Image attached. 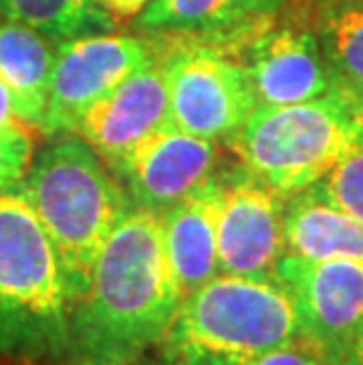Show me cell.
Returning <instances> with one entry per match:
<instances>
[{"label": "cell", "instance_id": "6da1fadb", "mask_svg": "<svg viewBox=\"0 0 363 365\" xmlns=\"http://www.w3.org/2000/svg\"><path fill=\"white\" fill-rule=\"evenodd\" d=\"M182 292L160 215L130 207L104 243L88 292L71 307L68 365H133L163 341Z\"/></svg>", "mask_w": 363, "mask_h": 365}, {"label": "cell", "instance_id": "7a4b0ae2", "mask_svg": "<svg viewBox=\"0 0 363 365\" xmlns=\"http://www.w3.org/2000/svg\"><path fill=\"white\" fill-rule=\"evenodd\" d=\"M71 356V299L55 243L21 184L0 193V359L57 365Z\"/></svg>", "mask_w": 363, "mask_h": 365}, {"label": "cell", "instance_id": "3957f363", "mask_svg": "<svg viewBox=\"0 0 363 365\" xmlns=\"http://www.w3.org/2000/svg\"><path fill=\"white\" fill-rule=\"evenodd\" d=\"M19 184L57 247L73 307L88 292L99 252L133 203L97 151L68 132L31 160Z\"/></svg>", "mask_w": 363, "mask_h": 365}, {"label": "cell", "instance_id": "277c9868", "mask_svg": "<svg viewBox=\"0 0 363 365\" xmlns=\"http://www.w3.org/2000/svg\"><path fill=\"white\" fill-rule=\"evenodd\" d=\"M297 337V304L276 274H218L182 299L158 351L165 365H241Z\"/></svg>", "mask_w": 363, "mask_h": 365}, {"label": "cell", "instance_id": "5b68a950", "mask_svg": "<svg viewBox=\"0 0 363 365\" xmlns=\"http://www.w3.org/2000/svg\"><path fill=\"white\" fill-rule=\"evenodd\" d=\"M363 142V102L342 88L285 106H257L229 139L252 177L292 198Z\"/></svg>", "mask_w": 363, "mask_h": 365}, {"label": "cell", "instance_id": "8992f818", "mask_svg": "<svg viewBox=\"0 0 363 365\" xmlns=\"http://www.w3.org/2000/svg\"><path fill=\"white\" fill-rule=\"evenodd\" d=\"M173 125L189 135L229 142L257 108L248 68L218 45L160 36Z\"/></svg>", "mask_w": 363, "mask_h": 365}, {"label": "cell", "instance_id": "52a82bcc", "mask_svg": "<svg viewBox=\"0 0 363 365\" xmlns=\"http://www.w3.org/2000/svg\"><path fill=\"white\" fill-rule=\"evenodd\" d=\"M160 38L92 34L57 45V64L41 130L48 137L73 132L83 115L113 88L149 64Z\"/></svg>", "mask_w": 363, "mask_h": 365}, {"label": "cell", "instance_id": "ba28073f", "mask_svg": "<svg viewBox=\"0 0 363 365\" xmlns=\"http://www.w3.org/2000/svg\"><path fill=\"white\" fill-rule=\"evenodd\" d=\"M274 274L295 299L302 337L337 365L363 332V262L283 252Z\"/></svg>", "mask_w": 363, "mask_h": 365}, {"label": "cell", "instance_id": "9c48e42d", "mask_svg": "<svg viewBox=\"0 0 363 365\" xmlns=\"http://www.w3.org/2000/svg\"><path fill=\"white\" fill-rule=\"evenodd\" d=\"M285 198L243 165L224 173L218 264L229 276H272L285 252Z\"/></svg>", "mask_w": 363, "mask_h": 365}, {"label": "cell", "instance_id": "30bf717a", "mask_svg": "<svg viewBox=\"0 0 363 365\" xmlns=\"http://www.w3.org/2000/svg\"><path fill=\"white\" fill-rule=\"evenodd\" d=\"M250 73L257 106H285L337 88L312 24L272 21L236 54Z\"/></svg>", "mask_w": 363, "mask_h": 365}, {"label": "cell", "instance_id": "8fae6325", "mask_svg": "<svg viewBox=\"0 0 363 365\" xmlns=\"http://www.w3.org/2000/svg\"><path fill=\"white\" fill-rule=\"evenodd\" d=\"M168 128L175 125L160 43L158 57L99 99L76 130L113 173L142 142Z\"/></svg>", "mask_w": 363, "mask_h": 365}, {"label": "cell", "instance_id": "7c38bea8", "mask_svg": "<svg viewBox=\"0 0 363 365\" xmlns=\"http://www.w3.org/2000/svg\"><path fill=\"white\" fill-rule=\"evenodd\" d=\"M218 142L168 128L142 142L113 170L135 207L165 215L220 173Z\"/></svg>", "mask_w": 363, "mask_h": 365}, {"label": "cell", "instance_id": "4fadbf2b", "mask_svg": "<svg viewBox=\"0 0 363 365\" xmlns=\"http://www.w3.org/2000/svg\"><path fill=\"white\" fill-rule=\"evenodd\" d=\"M285 0H151L137 14V26L149 34L189 38L236 54L279 19Z\"/></svg>", "mask_w": 363, "mask_h": 365}, {"label": "cell", "instance_id": "5bb4252c", "mask_svg": "<svg viewBox=\"0 0 363 365\" xmlns=\"http://www.w3.org/2000/svg\"><path fill=\"white\" fill-rule=\"evenodd\" d=\"M224 173L210 177L200 189L160 215L165 257L182 299L220 274L218 222L224 196Z\"/></svg>", "mask_w": 363, "mask_h": 365}, {"label": "cell", "instance_id": "9a60e30c", "mask_svg": "<svg viewBox=\"0 0 363 365\" xmlns=\"http://www.w3.org/2000/svg\"><path fill=\"white\" fill-rule=\"evenodd\" d=\"M55 64V41L17 21H0V81L10 90L21 125H43Z\"/></svg>", "mask_w": 363, "mask_h": 365}, {"label": "cell", "instance_id": "2e32d148", "mask_svg": "<svg viewBox=\"0 0 363 365\" xmlns=\"http://www.w3.org/2000/svg\"><path fill=\"white\" fill-rule=\"evenodd\" d=\"M285 252L309 259L363 262V222L342 212L312 189L285 200Z\"/></svg>", "mask_w": 363, "mask_h": 365}, {"label": "cell", "instance_id": "e0dca14e", "mask_svg": "<svg viewBox=\"0 0 363 365\" xmlns=\"http://www.w3.org/2000/svg\"><path fill=\"white\" fill-rule=\"evenodd\" d=\"M309 24L337 88L363 102V0H323Z\"/></svg>", "mask_w": 363, "mask_h": 365}, {"label": "cell", "instance_id": "ac0fdd59", "mask_svg": "<svg viewBox=\"0 0 363 365\" xmlns=\"http://www.w3.org/2000/svg\"><path fill=\"white\" fill-rule=\"evenodd\" d=\"M0 12L55 43L113 31L111 14L95 0H0Z\"/></svg>", "mask_w": 363, "mask_h": 365}, {"label": "cell", "instance_id": "d6986e66", "mask_svg": "<svg viewBox=\"0 0 363 365\" xmlns=\"http://www.w3.org/2000/svg\"><path fill=\"white\" fill-rule=\"evenodd\" d=\"M309 189L330 205L363 222V142Z\"/></svg>", "mask_w": 363, "mask_h": 365}, {"label": "cell", "instance_id": "ffe728a7", "mask_svg": "<svg viewBox=\"0 0 363 365\" xmlns=\"http://www.w3.org/2000/svg\"><path fill=\"white\" fill-rule=\"evenodd\" d=\"M34 160V139L24 125L0 132V193L24 180Z\"/></svg>", "mask_w": 363, "mask_h": 365}, {"label": "cell", "instance_id": "44dd1931", "mask_svg": "<svg viewBox=\"0 0 363 365\" xmlns=\"http://www.w3.org/2000/svg\"><path fill=\"white\" fill-rule=\"evenodd\" d=\"M241 365H335V361L328 354H323L319 346H314L312 341L297 337L281 346L269 349V351L255 356V359Z\"/></svg>", "mask_w": 363, "mask_h": 365}, {"label": "cell", "instance_id": "7402d4cb", "mask_svg": "<svg viewBox=\"0 0 363 365\" xmlns=\"http://www.w3.org/2000/svg\"><path fill=\"white\" fill-rule=\"evenodd\" d=\"M95 3L102 7L104 12H109L111 17L130 19V17H137L151 0H95Z\"/></svg>", "mask_w": 363, "mask_h": 365}, {"label": "cell", "instance_id": "603a6c76", "mask_svg": "<svg viewBox=\"0 0 363 365\" xmlns=\"http://www.w3.org/2000/svg\"><path fill=\"white\" fill-rule=\"evenodd\" d=\"M19 125H21V123L17 118V113H14L10 90H7V85L0 81V132L12 130V128H19Z\"/></svg>", "mask_w": 363, "mask_h": 365}, {"label": "cell", "instance_id": "cb8c5ba5", "mask_svg": "<svg viewBox=\"0 0 363 365\" xmlns=\"http://www.w3.org/2000/svg\"><path fill=\"white\" fill-rule=\"evenodd\" d=\"M337 365H363V332L357 337V341H354L352 349L344 354V359Z\"/></svg>", "mask_w": 363, "mask_h": 365}]
</instances>
